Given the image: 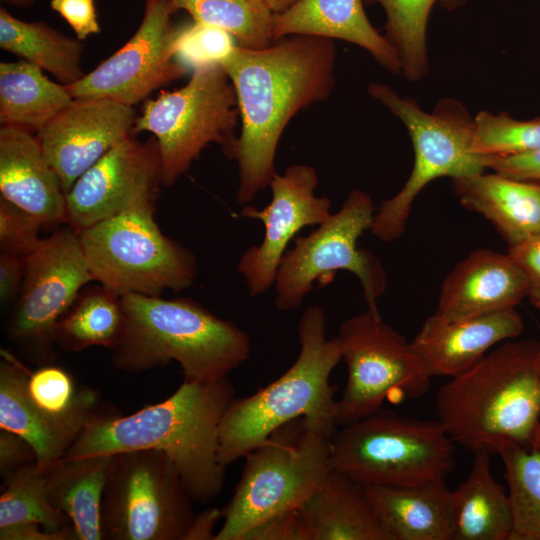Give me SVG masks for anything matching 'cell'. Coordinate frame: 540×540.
Wrapping results in <instances>:
<instances>
[{
	"label": "cell",
	"instance_id": "6da1fadb",
	"mask_svg": "<svg viewBox=\"0 0 540 540\" xmlns=\"http://www.w3.org/2000/svg\"><path fill=\"white\" fill-rule=\"evenodd\" d=\"M220 64L238 100L241 130L232 159L239 168L236 200L247 204L276 174V151L289 121L331 94L336 46L329 38L291 35L261 49L236 45Z\"/></svg>",
	"mask_w": 540,
	"mask_h": 540
},
{
	"label": "cell",
	"instance_id": "7a4b0ae2",
	"mask_svg": "<svg viewBox=\"0 0 540 540\" xmlns=\"http://www.w3.org/2000/svg\"><path fill=\"white\" fill-rule=\"evenodd\" d=\"M234 399L235 390L227 378L184 380L167 399L130 415L107 406L87 423L63 459L157 450L175 464L193 501L208 503L223 488L219 427Z\"/></svg>",
	"mask_w": 540,
	"mask_h": 540
},
{
	"label": "cell",
	"instance_id": "3957f363",
	"mask_svg": "<svg viewBox=\"0 0 540 540\" xmlns=\"http://www.w3.org/2000/svg\"><path fill=\"white\" fill-rule=\"evenodd\" d=\"M436 410L452 441L472 452L531 447L540 424V339H510L491 349L441 386Z\"/></svg>",
	"mask_w": 540,
	"mask_h": 540
},
{
	"label": "cell",
	"instance_id": "277c9868",
	"mask_svg": "<svg viewBox=\"0 0 540 540\" xmlns=\"http://www.w3.org/2000/svg\"><path fill=\"white\" fill-rule=\"evenodd\" d=\"M123 324L110 349L113 366L139 373L177 362L184 380L224 378L250 356L248 335L190 298L121 296Z\"/></svg>",
	"mask_w": 540,
	"mask_h": 540
},
{
	"label": "cell",
	"instance_id": "5b68a950",
	"mask_svg": "<svg viewBox=\"0 0 540 540\" xmlns=\"http://www.w3.org/2000/svg\"><path fill=\"white\" fill-rule=\"evenodd\" d=\"M326 312L310 306L298 324L300 351L291 367L254 394L234 399L219 427L218 459L227 467L298 418L334 435L337 401L330 375L342 360L338 337L328 339Z\"/></svg>",
	"mask_w": 540,
	"mask_h": 540
},
{
	"label": "cell",
	"instance_id": "8992f818",
	"mask_svg": "<svg viewBox=\"0 0 540 540\" xmlns=\"http://www.w3.org/2000/svg\"><path fill=\"white\" fill-rule=\"evenodd\" d=\"M455 443L438 420L380 408L331 438V465L363 486H413L445 481Z\"/></svg>",
	"mask_w": 540,
	"mask_h": 540
},
{
	"label": "cell",
	"instance_id": "52a82bcc",
	"mask_svg": "<svg viewBox=\"0 0 540 540\" xmlns=\"http://www.w3.org/2000/svg\"><path fill=\"white\" fill-rule=\"evenodd\" d=\"M368 94L401 120L410 136L414 162L403 187L383 200L376 210L371 232L383 242L402 236L412 205L433 180H452L485 172V156L472 150L475 117L458 100L445 98L428 113L411 98L399 96L382 83L368 86Z\"/></svg>",
	"mask_w": 540,
	"mask_h": 540
},
{
	"label": "cell",
	"instance_id": "ba28073f",
	"mask_svg": "<svg viewBox=\"0 0 540 540\" xmlns=\"http://www.w3.org/2000/svg\"><path fill=\"white\" fill-rule=\"evenodd\" d=\"M332 435L303 419L294 438L277 430L245 458L241 478L222 509L215 540H243L258 524L297 510L332 471Z\"/></svg>",
	"mask_w": 540,
	"mask_h": 540
},
{
	"label": "cell",
	"instance_id": "9c48e42d",
	"mask_svg": "<svg viewBox=\"0 0 540 540\" xmlns=\"http://www.w3.org/2000/svg\"><path fill=\"white\" fill-rule=\"evenodd\" d=\"M240 120L234 86L220 63L193 70L189 81L144 104L133 132H150L157 144L162 186H172L210 144L229 159Z\"/></svg>",
	"mask_w": 540,
	"mask_h": 540
},
{
	"label": "cell",
	"instance_id": "30bf717a",
	"mask_svg": "<svg viewBox=\"0 0 540 540\" xmlns=\"http://www.w3.org/2000/svg\"><path fill=\"white\" fill-rule=\"evenodd\" d=\"M154 213L136 209L77 232L94 281L120 296H161L192 286L195 254L166 236Z\"/></svg>",
	"mask_w": 540,
	"mask_h": 540
},
{
	"label": "cell",
	"instance_id": "8fae6325",
	"mask_svg": "<svg viewBox=\"0 0 540 540\" xmlns=\"http://www.w3.org/2000/svg\"><path fill=\"white\" fill-rule=\"evenodd\" d=\"M375 212L371 197L356 188L317 229L297 236L276 273L277 309H297L316 282L326 285L337 271L345 270L359 279L367 308L379 312L377 300L386 289V273L380 260L357 244L362 234L371 230Z\"/></svg>",
	"mask_w": 540,
	"mask_h": 540
},
{
	"label": "cell",
	"instance_id": "7c38bea8",
	"mask_svg": "<svg viewBox=\"0 0 540 540\" xmlns=\"http://www.w3.org/2000/svg\"><path fill=\"white\" fill-rule=\"evenodd\" d=\"M193 499L172 460L157 450L114 456L102 500L105 540H185Z\"/></svg>",
	"mask_w": 540,
	"mask_h": 540
},
{
	"label": "cell",
	"instance_id": "4fadbf2b",
	"mask_svg": "<svg viewBox=\"0 0 540 540\" xmlns=\"http://www.w3.org/2000/svg\"><path fill=\"white\" fill-rule=\"evenodd\" d=\"M92 281L78 234L68 225L44 238L27 257L6 332L26 361L36 366L54 363L57 325Z\"/></svg>",
	"mask_w": 540,
	"mask_h": 540
},
{
	"label": "cell",
	"instance_id": "5bb4252c",
	"mask_svg": "<svg viewBox=\"0 0 540 540\" xmlns=\"http://www.w3.org/2000/svg\"><path fill=\"white\" fill-rule=\"evenodd\" d=\"M337 337L348 372L336 406L338 427L376 412L396 390L412 398H419L428 390L431 377L410 342L388 325L379 312L367 308L346 319Z\"/></svg>",
	"mask_w": 540,
	"mask_h": 540
},
{
	"label": "cell",
	"instance_id": "9a60e30c",
	"mask_svg": "<svg viewBox=\"0 0 540 540\" xmlns=\"http://www.w3.org/2000/svg\"><path fill=\"white\" fill-rule=\"evenodd\" d=\"M169 0H146L132 37L114 54L66 85L73 98H104L133 106L188 73L174 56L177 30Z\"/></svg>",
	"mask_w": 540,
	"mask_h": 540
},
{
	"label": "cell",
	"instance_id": "2e32d148",
	"mask_svg": "<svg viewBox=\"0 0 540 540\" xmlns=\"http://www.w3.org/2000/svg\"><path fill=\"white\" fill-rule=\"evenodd\" d=\"M161 169L155 139L132 135L111 148L66 193V224L76 232L105 219L156 208Z\"/></svg>",
	"mask_w": 540,
	"mask_h": 540
},
{
	"label": "cell",
	"instance_id": "e0dca14e",
	"mask_svg": "<svg viewBox=\"0 0 540 540\" xmlns=\"http://www.w3.org/2000/svg\"><path fill=\"white\" fill-rule=\"evenodd\" d=\"M317 185L318 175L312 166L293 164L283 174L273 176L269 184L272 199L266 207H243L241 216L258 219L265 227L262 242L248 248L237 266L252 297L274 285L279 264L296 234L330 216L331 201L314 194Z\"/></svg>",
	"mask_w": 540,
	"mask_h": 540
},
{
	"label": "cell",
	"instance_id": "ac0fdd59",
	"mask_svg": "<svg viewBox=\"0 0 540 540\" xmlns=\"http://www.w3.org/2000/svg\"><path fill=\"white\" fill-rule=\"evenodd\" d=\"M133 106L104 98H74L36 137L65 194L111 148L132 135Z\"/></svg>",
	"mask_w": 540,
	"mask_h": 540
},
{
	"label": "cell",
	"instance_id": "d6986e66",
	"mask_svg": "<svg viewBox=\"0 0 540 540\" xmlns=\"http://www.w3.org/2000/svg\"><path fill=\"white\" fill-rule=\"evenodd\" d=\"M523 330V319L516 308L455 321L442 320L433 313L410 344L429 377L452 378Z\"/></svg>",
	"mask_w": 540,
	"mask_h": 540
},
{
	"label": "cell",
	"instance_id": "ffe728a7",
	"mask_svg": "<svg viewBox=\"0 0 540 540\" xmlns=\"http://www.w3.org/2000/svg\"><path fill=\"white\" fill-rule=\"evenodd\" d=\"M527 294L526 276L508 253L477 249L442 282L434 314L455 321L514 309Z\"/></svg>",
	"mask_w": 540,
	"mask_h": 540
},
{
	"label": "cell",
	"instance_id": "44dd1931",
	"mask_svg": "<svg viewBox=\"0 0 540 540\" xmlns=\"http://www.w3.org/2000/svg\"><path fill=\"white\" fill-rule=\"evenodd\" d=\"M29 371L7 351L0 361V428L24 438L36 454V465L47 473L63 459L84 427L107 406L55 418L36 409L26 393Z\"/></svg>",
	"mask_w": 540,
	"mask_h": 540
},
{
	"label": "cell",
	"instance_id": "7402d4cb",
	"mask_svg": "<svg viewBox=\"0 0 540 540\" xmlns=\"http://www.w3.org/2000/svg\"><path fill=\"white\" fill-rule=\"evenodd\" d=\"M0 194L43 226L66 223V194L37 137L28 131L1 126Z\"/></svg>",
	"mask_w": 540,
	"mask_h": 540
},
{
	"label": "cell",
	"instance_id": "603a6c76",
	"mask_svg": "<svg viewBox=\"0 0 540 540\" xmlns=\"http://www.w3.org/2000/svg\"><path fill=\"white\" fill-rule=\"evenodd\" d=\"M364 0H299L280 14H274L273 38L312 35L339 39L367 52L388 72L401 74L394 48L370 23Z\"/></svg>",
	"mask_w": 540,
	"mask_h": 540
},
{
	"label": "cell",
	"instance_id": "cb8c5ba5",
	"mask_svg": "<svg viewBox=\"0 0 540 540\" xmlns=\"http://www.w3.org/2000/svg\"><path fill=\"white\" fill-rule=\"evenodd\" d=\"M364 490L387 540H453L451 490L445 481Z\"/></svg>",
	"mask_w": 540,
	"mask_h": 540
},
{
	"label": "cell",
	"instance_id": "d4e9b609",
	"mask_svg": "<svg viewBox=\"0 0 540 540\" xmlns=\"http://www.w3.org/2000/svg\"><path fill=\"white\" fill-rule=\"evenodd\" d=\"M462 207L482 215L508 247L540 234V184L499 173L452 180Z\"/></svg>",
	"mask_w": 540,
	"mask_h": 540
},
{
	"label": "cell",
	"instance_id": "484cf974",
	"mask_svg": "<svg viewBox=\"0 0 540 540\" xmlns=\"http://www.w3.org/2000/svg\"><path fill=\"white\" fill-rule=\"evenodd\" d=\"M299 512L308 540H387L364 486L334 469Z\"/></svg>",
	"mask_w": 540,
	"mask_h": 540
},
{
	"label": "cell",
	"instance_id": "4316f807",
	"mask_svg": "<svg viewBox=\"0 0 540 540\" xmlns=\"http://www.w3.org/2000/svg\"><path fill=\"white\" fill-rule=\"evenodd\" d=\"M114 456L62 459L46 473L50 502L68 517L77 540H103L102 500Z\"/></svg>",
	"mask_w": 540,
	"mask_h": 540
},
{
	"label": "cell",
	"instance_id": "83f0119b",
	"mask_svg": "<svg viewBox=\"0 0 540 540\" xmlns=\"http://www.w3.org/2000/svg\"><path fill=\"white\" fill-rule=\"evenodd\" d=\"M473 453L467 478L451 491L453 540H509L512 513L508 491L492 475L491 453Z\"/></svg>",
	"mask_w": 540,
	"mask_h": 540
},
{
	"label": "cell",
	"instance_id": "f1b7e54d",
	"mask_svg": "<svg viewBox=\"0 0 540 540\" xmlns=\"http://www.w3.org/2000/svg\"><path fill=\"white\" fill-rule=\"evenodd\" d=\"M68 88L27 61L0 62V123L30 133L40 131L72 101Z\"/></svg>",
	"mask_w": 540,
	"mask_h": 540
},
{
	"label": "cell",
	"instance_id": "f546056e",
	"mask_svg": "<svg viewBox=\"0 0 540 540\" xmlns=\"http://www.w3.org/2000/svg\"><path fill=\"white\" fill-rule=\"evenodd\" d=\"M0 47L71 85L85 74L81 67L83 44L45 22L23 21L0 8Z\"/></svg>",
	"mask_w": 540,
	"mask_h": 540
},
{
	"label": "cell",
	"instance_id": "4dcf8cb0",
	"mask_svg": "<svg viewBox=\"0 0 540 540\" xmlns=\"http://www.w3.org/2000/svg\"><path fill=\"white\" fill-rule=\"evenodd\" d=\"M122 324L121 296L102 285L88 287L59 321L56 345L66 352L93 346L110 350L120 336Z\"/></svg>",
	"mask_w": 540,
	"mask_h": 540
},
{
	"label": "cell",
	"instance_id": "1f68e13d",
	"mask_svg": "<svg viewBox=\"0 0 540 540\" xmlns=\"http://www.w3.org/2000/svg\"><path fill=\"white\" fill-rule=\"evenodd\" d=\"M379 4L385 12L384 37L397 53L401 75L416 82L428 71L426 32L433 6L439 2L448 10L464 0H364Z\"/></svg>",
	"mask_w": 540,
	"mask_h": 540
},
{
	"label": "cell",
	"instance_id": "d6a6232c",
	"mask_svg": "<svg viewBox=\"0 0 540 540\" xmlns=\"http://www.w3.org/2000/svg\"><path fill=\"white\" fill-rule=\"evenodd\" d=\"M175 11L184 10L193 21L230 33L237 45L261 49L271 45L274 13L262 0H169Z\"/></svg>",
	"mask_w": 540,
	"mask_h": 540
},
{
	"label": "cell",
	"instance_id": "836d02e7",
	"mask_svg": "<svg viewBox=\"0 0 540 540\" xmlns=\"http://www.w3.org/2000/svg\"><path fill=\"white\" fill-rule=\"evenodd\" d=\"M496 453L505 468L511 505L509 540H540V452L508 443Z\"/></svg>",
	"mask_w": 540,
	"mask_h": 540
},
{
	"label": "cell",
	"instance_id": "e575fe53",
	"mask_svg": "<svg viewBox=\"0 0 540 540\" xmlns=\"http://www.w3.org/2000/svg\"><path fill=\"white\" fill-rule=\"evenodd\" d=\"M0 495V527L35 522L46 531L58 532L72 526L68 517L50 502L46 473L36 462L27 464L3 479Z\"/></svg>",
	"mask_w": 540,
	"mask_h": 540
},
{
	"label": "cell",
	"instance_id": "d590c367",
	"mask_svg": "<svg viewBox=\"0 0 540 540\" xmlns=\"http://www.w3.org/2000/svg\"><path fill=\"white\" fill-rule=\"evenodd\" d=\"M26 393L36 409L55 418L70 417L102 404L99 391L77 387L72 375L53 363L29 371Z\"/></svg>",
	"mask_w": 540,
	"mask_h": 540
},
{
	"label": "cell",
	"instance_id": "8d00e7d4",
	"mask_svg": "<svg viewBox=\"0 0 540 540\" xmlns=\"http://www.w3.org/2000/svg\"><path fill=\"white\" fill-rule=\"evenodd\" d=\"M540 148V117L518 120L506 112L475 116L472 150L482 156L520 154Z\"/></svg>",
	"mask_w": 540,
	"mask_h": 540
},
{
	"label": "cell",
	"instance_id": "74e56055",
	"mask_svg": "<svg viewBox=\"0 0 540 540\" xmlns=\"http://www.w3.org/2000/svg\"><path fill=\"white\" fill-rule=\"evenodd\" d=\"M234 37L227 31L193 21L178 28L174 41V56L188 70L221 63L232 49Z\"/></svg>",
	"mask_w": 540,
	"mask_h": 540
},
{
	"label": "cell",
	"instance_id": "f35d334b",
	"mask_svg": "<svg viewBox=\"0 0 540 540\" xmlns=\"http://www.w3.org/2000/svg\"><path fill=\"white\" fill-rule=\"evenodd\" d=\"M41 221L0 196V251L28 257L42 244Z\"/></svg>",
	"mask_w": 540,
	"mask_h": 540
},
{
	"label": "cell",
	"instance_id": "ab89813d",
	"mask_svg": "<svg viewBox=\"0 0 540 540\" xmlns=\"http://www.w3.org/2000/svg\"><path fill=\"white\" fill-rule=\"evenodd\" d=\"M50 7L70 25L80 41L101 32L95 0H50Z\"/></svg>",
	"mask_w": 540,
	"mask_h": 540
},
{
	"label": "cell",
	"instance_id": "60d3db41",
	"mask_svg": "<svg viewBox=\"0 0 540 540\" xmlns=\"http://www.w3.org/2000/svg\"><path fill=\"white\" fill-rule=\"evenodd\" d=\"M243 540H308L299 509L278 514L252 528Z\"/></svg>",
	"mask_w": 540,
	"mask_h": 540
},
{
	"label": "cell",
	"instance_id": "b9f144b4",
	"mask_svg": "<svg viewBox=\"0 0 540 540\" xmlns=\"http://www.w3.org/2000/svg\"><path fill=\"white\" fill-rule=\"evenodd\" d=\"M485 167L509 178L540 184V148L520 154L485 156Z\"/></svg>",
	"mask_w": 540,
	"mask_h": 540
},
{
	"label": "cell",
	"instance_id": "7bdbcfd3",
	"mask_svg": "<svg viewBox=\"0 0 540 540\" xmlns=\"http://www.w3.org/2000/svg\"><path fill=\"white\" fill-rule=\"evenodd\" d=\"M507 253L524 272L528 284L527 298L540 311V234L508 247Z\"/></svg>",
	"mask_w": 540,
	"mask_h": 540
},
{
	"label": "cell",
	"instance_id": "ee69618b",
	"mask_svg": "<svg viewBox=\"0 0 540 540\" xmlns=\"http://www.w3.org/2000/svg\"><path fill=\"white\" fill-rule=\"evenodd\" d=\"M36 462L32 446L18 434L0 428V475L2 480L21 467Z\"/></svg>",
	"mask_w": 540,
	"mask_h": 540
},
{
	"label": "cell",
	"instance_id": "f6af8a7d",
	"mask_svg": "<svg viewBox=\"0 0 540 540\" xmlns=\"http://www.w3.org/2000/svg\"><path fill=\"white\" fill-rule=\"evenodd\" d=\"M27 257L0 253V300L6 305L18 297L26 274Z\"/></svg>",
	"mask_w": 540,
	"mask_h": 540
},
{
	"label": "cell",
	"instance_id": "bcb514c9",
	"mask_svg": "<svg viewBox=\"0 0 540 540\" xmlns=\"http://www.w3.org/2000/svg\"><path fill=\"white\" fill-rule=\"evenodd\" d=\"M1 540H77L73 526L58 532L46 531L35 522L18 523L0 527Z\"/></svg>",
	"mask_w": 540,
	"mask_h": 540
},
{
	"label": "cell",
	"instance_id": "7dc6e473",
	"mask_svg": "<svg viewBox=\"0 0 540 540\" xmlns=\"http://www.w3.org/2000/svg\"><path fill=\"white\" fill-rule=\"evenodd\" d=\"M221 518L222 510L217 508H208L195 515L185 540H215L213 531Z\"/></svg>",
	"mask_w": 540,
	"mask_h": 540
},
{
	"label": "cell",
	"instance_id": "c3c4849f",
	"mask_svg": "<svg viewBox=\"0 0 540 540\" xmlns=\"http://www.w3.org/2000/svg\"><path fill=\"white\" fill-rule=\"evenodd\" d=\"M274 14H280L299 0H262Z\"/></svg>",
	"mask_w": 540,
	"mask_h": 540
},
{
	"label": "cell",
	"instance_id": "681fc988",
	"mask_svg": "<svg viewBox=\"0 0 540 540\" xmlns=\"http://www.w3.org/2000/svg\"><path fill=\"white\" fill-rule=\"evenodd\" d=\"M5 4L16 8H27L33 5L38 0H1Z\"/></svg>",
	"mask_w": 540,
	"mask_h": 540
},
{
	"label": "cell",
	"instance_id": "f907efd6",
	"mask_svg": "<svg viewBox=\"0 0 540 540\" xmlns=\"http://www.w3.org/2000/svg\"><path fill=\"white\" fill-rule=\"evenodd\" d=\"M531 447L537 449L540 452V424L535 431Z\"/></svg>",
	"mask_w": 540,
	"mask_h": 540
}]
</instances>
